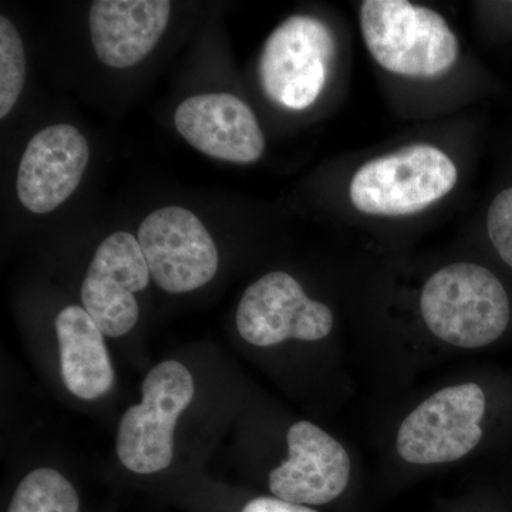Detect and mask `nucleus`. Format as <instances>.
<instances>
[{
  "mask_svg": "<svg viewBox=\"0 0 512 512\" xmlns=\"http://www.w3.org/2000/svg\"><path fill=\"white\" fill-rule=\"evenodd\" d=\"M187 367L175 360L160 363L143 383V402L130 407L120 421L117 454L128 470L153 474L173 461L174 430L180 414L194 399Z\"/></svg>",
  "mask_w": 512,
  "mask_h": 512,
  "instance_id": "nucleus-4",
  "label": "nucleus"
},
{
  "mask_svg": "<svg viewBox=\"0 0 512 512\" xmlns=\"http://www.w3.org/2000/svg\"><path fill=\"white\" fill-rule=\"evenodd\" d=\"M79 495L52 468H39L23 478L8 512H79Z\"/></svg>",
  "mask_w": 512,
  "mask_h": 512,
  "instance_id": "nucleus-15",
  "label": "nucleus"
},
{
  "mask_svg": "<svg viewBox=\"0 0 512 512\" xmlns=\"http://www.w3.org/2000/svg\"><path fill=\"white\" fill-rule=\"evenodd\" d=\"M175 127L192 147L218 160L249 164L264 154L265 138L254 111L232 94L184 100L175 111Z\"/></svg>",
  "mask_w": 512,
  "mask_h": 512,
  "instance_id": "nucleus-12",
  "label": "nucleus"
},
{
  "mask_svg": "<svg viewBox=\"0 0 512 512\" xmlns=\"http://www.w3.org/2000/svg\"><path fill=\"white\" fill-rule=\"evenodd\" d=\"M137 239L151 278L165 292L195 291L217 274V245L200 218L185 208L151 212L141 222Z\"/></svg>",
  "mask_w": 512,
  "mask_h": 512,
  "instance_id": "nucleus-7",
  "label": "nucleus"
},
{
  "mask_svg": "<svg viewBox=\"0 0 512 512\" xmlns=\"http://www.w3.org/2000/svg\"><path fill=\"white\" fill-rule=\"evenodd\" d=\"M241 512H318L305 505L288 503L279 498L259 497L249 501Z\"/></svg>",
  "mask_w": 512,
  "mask_h": 512,
  "instance_id": "nucleus-18",
  "label": "nucleus"
},
{
  "mask_svg": "<svg viewBox=\"0 0 512 512\" xmlns=\"http://www.w3.org/2000/svg\"><path fill=\"white\" fill-rule=\"evenodd\" d=\"M420 309L437 338L466 349L491 345L511 320L503 282L476 264L448 265L431 276L421 292Z\"/></svg>",
  "mask_w": 512,
  "mask_h": 512,
  "instance_id": "nucleus-1",
  "label": "nucleus"
},
{
  "mask_svg": "<svg viewBox=\"0 0 512 512\" xmlns=\"http://www.w3.org/2000/svg\"><path fill=\"white\" fill-rule=\"evenodd\" d=\"M60 366L67 389L83 400H94L111 389L114 370L101 332L86 309L64 308L55 320Z\"/></svg>",
  "mask_w": 512,
  "mask_h": 512,
  "instance_id": "nucleus-14",
  "label": "nucleus"
},
{
  "mask_svg": "<svg viewBox=\"0 0 512 512\" xmlns=\"http://www.w3.org/2000/svg\"><path fill=\"white\" fill-rule=\"evenodd\" d=\"M86 137L69 124H56L35 134L18 170V197L35 214L55 211L82 183L89 163Z\"/></svg>",
  "mask_w": 512,
  "mask_h": 512,
  "instance_id": "nucleus-11",
  "label": "nucleus"
},
{
  "mask_svg": "<svg viewBox=\"0 0 512 512\" xmlns=\"http://www.w3.org/2000/svg\"><path fill=\"white\" fill-rule=\"evenodd\" d=\"M457 178L456 165L446 153L413 144L360 167L350 183V200L369 215H412L446 197Z\"/></svg>",
  "mask_w": 512,
  "mask_h": 512,
  "instance_id": "nucleus-3",
  "label": "nucleus"
},
{
  "mask_svg": "<svg viewBox=\"0 0 512 512\" xmlns=\"http://www.w3.org/2000/svg\"><path fill=\"white\" fill-rule=\"evenodd\" d=\"M487 232L497 254L512 269V187L498 192L491 202Z\"/></svg>",
  "mask_w": 512,
  "mask_h": 512,
  "instance_id": "nucleus-17",
  "label": "nucleus"
},
{
  "mask_svg": "<svg viewBox=\"0 0 512 512\" xmlns=\"http://www.w3.org/2000/svg\"><path fill=\"white\" fill-rule=\"evenodd\" d=\"M289 457L269 473V490L279 500L322 505L338 498L350 478V458L338 440L309 421L288 431Z\"/></svg>",
  "mask_w": 512,
  "mask_h": 512,
  "instance_id": "nucleus-10",
  "label": "nucleus"
},
{
  "mask_svg": "<svg viewBox=\"0 0 512 512\" xmlns=\"http://www.w3.org/2000/svg\"><path fill=\"white\" fill-rule=\"evenodd\" d=\"M360 26L370 55L407 77H436L453 67L458 40L439 13L406 0H365Z\"/></svg>",
  "mask_w": 512,
  "mask_h": 512,
  "instance_id": "nucleus-2",
  "label": "nucleus"
},
{
  "mask_svg": "<svg viewBox=\"0 0 512 512\" xmlns=\"http://www.w3.org/2000/svg\"><path fill=\"white\" fill-rule=\"evenodd\" d=\"M239 335L259 348L289 339H325L333 328V313L325 303L312 301L302 286L285 272H271L254 282L239 303Z\"/></svg>",
  "mask_w": 512,
  "mask_h": 512,
  "instance_id": "nucleus-8",
  "label": "nucleus"
},
{
  "mask_svg": "<svg viewBox=\"0 0 512 512\" xmlns=\"http://www.w3.org/2000/svg\"><path fill=\"white\" fill-rule=\"evenodd\" d=\"M335 52V37L322 20H285L266 40L259 63L266 96L286 109L311 106L328 80Z\"/></svg>",
  "mask_w": 512,
  "mask_h": 512,
  "instance_id": "nucleus-5",
  "label": "nucleus"
},
{
  "mask_svg": "<svg viewBox=\"0 0 512 512\" xmlns=\"http://www.w3.org/2000/svg\"><path fill=\"white\" fill-rule=\"evenodd\" d=\"M168 0H97L89 25L101 62L126 69L146 59L164 35L170 19Z\"/></svg>",
  "mask_w": 512,
  "mask_h": 512,
  "instance_id": "nucleus-13",
  "label": "nucleus"
},
{
  "mask_svg": "<svg viewBox=\"0 0 512 512\" xmlns=\"http://www.w3.org/2000/svg\"><path fill=\"white\" fill-rule=\"evenodd\" d=\"M150 276L136 237L116 232L101 242L83 281L82 301L104 335L119 338L136 326L134 293L147 288Z\"/></svg>",
  "mask_w": 512,
  "mask_h": 512,
  "instance_id": "nucleus-9",
  "label": "nucleus"
},
{
  "mask_svg": "<svg viewBox=\"0 0 512 512\" xmlns=\"http://www.w3.org/2000/svg\"><path fill=\"white\" fill-rule=\"evenodd\" d=\"M26 55L18 29L0 18V117L5 119L18 103L25 86Z\"/></svg>",
  "mask_w": 512,
  "mask_h": 512,
  "instance_id": "nucleus-16",
  "label": "nucleus"
},
{
  "mask_svg": "<svg viewBox=\"0 0 512 512\" xmlns=\"http://www.w3.org/2000/svg\"><path fill=\"white\" fill-rule=\"evenodd\" d=\"M485 394L476 383L434 393L403 420L397 451L413 464L451 463L467 456L483 437Z\"/></svg>",
  "mask_w": 512,
  "mask_h": 512,
  "instance_id": "nucleus-6",
  "label": "nucleus"
}]
</instances>
